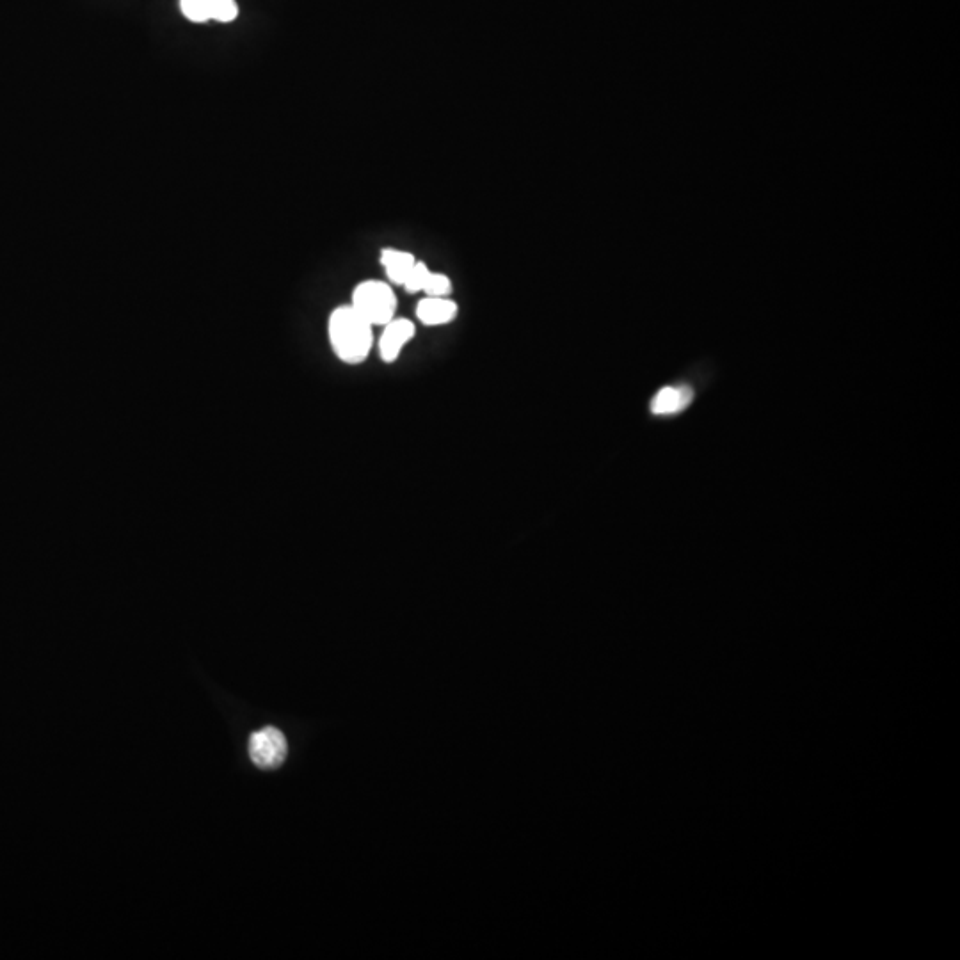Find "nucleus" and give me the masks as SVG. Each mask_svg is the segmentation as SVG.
I'll return each mask as SVG.
<instances>
[{
    "instance_id": "1",
    "label": "nucleus",
    "mask_w": 960,
    "mask_h": 960,
    "mask_svg": "<svg viewBox=\"0 0 960 960\" xmlns=\"http://www.w3.org/2000/svg\"><path fill=\"white\" fill-rule=\"evenodd\" d=\"M374 326L349 306H338L329 317V342L340 360L349 365L365 361L374 345Z\"/></svg>"
},
{
    "instance_id": "2",
    "label": "nucleus",
    "mask_w": 960,
    "mask_h": 960,
    "mask_svg": "<svg viewBox=\"0 0 960 960\" xmlns=\"http://www.w3.org/2000/svg\"><path fill=\"white\" fill-rule=\"evenodd\" d=\"M351 306L372 326H386L395 319L397 296L384 281H363L352 292Z\"/></svg>"
},
{
    "instance_id": "3",
    "label": "nucleus",
    "mask_w": 960,
    "mask_h": 960,
    "mask_svg": "<svg viewBox=\"0 0 960 960\" xmlns=\"http://www.w3.org/2000/svg\"><path fill=\"white\" fill-rule=\"evenodd\" d=\"M288 754L287 738L280 729L265 726L249 738V756L256 767L271 770L280 767Z\"/></svg>"
},
{
    "instance_id": "4",
    "label": "nucleus",
    "mask_w": 960,
    "mask_h": 960,
    "mask_svg": "<svg viewBox=\"0 0 960 960\" xmlns=\"http://www.w3.org/2000/svg\"><path fill=\"white\" fill-rule=\"evenodd\" d=\"M180 11L192 24L210 20L230 24L239 16V4L237 0H180Z\"/></svg>"
},
{
    "instance_id": "5",
    "label": "nucleus",
    "mask_w": 960,
    "mask_h": 960,
    "mask_svg": "<svg viewBox=\"0 0 960 960\" xmlns=\"http://www.w3.org/2000/svg\"><path fill=\"white\" fill-rule=\"evenodd\" d=\"M383 328V335L379 340V354L386 363H393L399 358L404 345L413 340L415 324L408 319H393Z\"/></svg>"
},
{
    "instance_id": "6",
    "label": "nucleus",
    "mask_w": 960,
    "mask_h": 960,
    "mask_svg": "<svg viewBox=\"0 0 960 960\" xmlns=\"http://www.w3.org/2000/svg\"><path fill=\"white\" fill-rule=\"evenodd\" d=\"M416 317L425 326H443L457 317V304L448 297H425L416 308Z\"/></svg>"
},
{
    "instance_id": "7",
    "label": "nucleus",
    "mask_w": 960,
    "mask_h": 960,
    "mask_svg": "<svg viewBox=\"0 0 960 960\" xmlns=\"http://www.w3.org/2000/svg\"><path fill=\"white\" fill-rule=\"evenodd\" d=\"M692 402V392L687 386H665L656 393L651 402L653 415H674L687 408Z\"/></svg>"
},
{
    "instance_id": "8",
    "label": "nucleus",
    "mask_w": 960,
    "mask_h": 960,
    "mask_svg": "<svg viewBox=\"0 0 960 960\" xmlns=\"http://www.w3.org/2000/svg\"><path fill=\"white\" fill-rule=\"evenodd\" d=\"M381 264H383L390 283L402 287L404 281L408 280L409 272L413 271V267H415L416 258L408 251L384 249L383 255H381Z\"/></svg>"
},
{
    "instance_id": "9",
    "label": "nucleus",
    "mask_w": 960,
    "mask_h": 960,
    "mask_svg": "<svg viewBox=\"0 0 960 960\" xmlns=\"http://www.w3.org/2000/svg\"><path fill=\"white\" fill-rule=\"evenodd\" d=\"M452 292V281L441 272H432L425 283L424 294L429 297H448Z\"/></svg>"
},
{
    "instance_id": "10",
    "label": "nucleus",
    "mask_w": 960,
    "mask_h": 960,
    "mask_svg": "<svg viewBox=\"0 0 960 960\" xmlns=\"http://www.w3.org/2000/svg\"><path fill=\"white\" fill-rule=\"evenodd\" d=\"M429 274H431V269H429L427 265L422 264V262H416L413 271L409 272L408 280L404 281L402 287L406 288L411 294L424 292L425 283H427Z\"/></svg>"
}]
</instances>
